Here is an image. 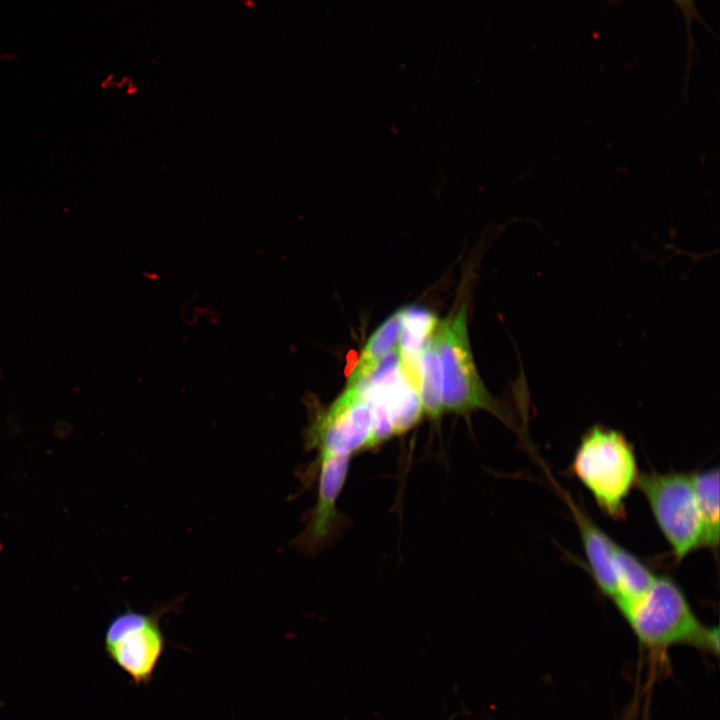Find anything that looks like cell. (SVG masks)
I'll list each match as a JSON object with an SVG mask.
<instances>
[{"instance_id":"6da1fadb","label":"cell","mask_w":720,"mask_h":720,"mask_svg":"<svg viewBox=\"0 0 720 720\" xmlns=\"http://www.w3.org/2000/svg\"><path fill=\"white\" fill-rule=\"evenodd\" d=\"M622 615L641 647L656 658L678 644L718 654V627L704 626L683 590L667 576H657L649 591Z\"/></svg>"},{"instance_id":"7a4b0ae2","label":"cell","mask_w":720,"mask_h":720,"mask_svg":"<svg viewBox=\"0 0 720 720\" xmlns=\"http://www.w3.org/2000/svg\"><path fill=\"white\" fill-rule=\"evenodd\" d=\"M570 471L613 520L626 515V500L640 475L632 443L619 430L596 424L581 436Z\"/></svg>"},{"instance_id":"3957f363","label":"cell","mask_w":720,"mask_h":720,"mask_svg":"<svg viewBox=\"0 0 720 720\" xmlns=\"http://www.w3.org/2000/svg\"><path fill=\"white\" fill-rule=\"evenodd\" d=\"M636 487L646 499L676 561L704 546V527L690 473H640Z\"/></svg>"},{"instance_id":"277c9868","label":"cell","mask_w":720,"mask_h":720,"mask_svg":"<svg viewBox=\"0 0 720 720\" xmlns=\"http://www.w3.org/2000/svg\"><path fill=\"white\" fill-rule=\"evenodd\" d=\"M432 340L441 370L443 410L456 413L497 410L473 360L465 305L438 322Z\"/></svg>"},{"instance_id":"5b68a950","label":"cell","mask_w":720,"mask_h":720,"mask_svg":"<svg viewBox=\"0 0 720 720\" xmlns=\"http://www.w3.org/2000/svg\"><path fill=\"white\" fill-rule=\"evenodd\" d=\"M348 385L371 406L374 446L411 428L423 411L419 390L404 372L397 348Z\"/></svg>"},{"instance_id":"8992f818","label":"cell","mask_w":720,"mask_h":720,"mask_svg":"<svg viewBox=\"0 0 720 720\" xmlns=\"http://www.w3.org/2000/svg\"><path fill=\"white\" fill-rule=\"evenodd\" d=\"M181 600L160 604L145 613L127 608L108 624L105 653L137 686L149 684L165 652L167 639L161 619Z\"/></svg>"},{"instance_id":"52a82bcc","label":"cell","mask_w":720,"mask_h":720,"mask_svg":"<svg viewBox=\"0 0 720 720\" xmlns=\"http://www.w3.org/2000/svg\"><path fill=\"white\" fill-rule=\"evenodd\" d=\"M305 447L320 455L350 456L373 445V414L368 401L347 385L337 399L317 413L304 433Z\"/></svg>"},{"instance_id":"ba28073f","label":"cell","mask_w":720,"mask_h":720,"mask_svg":"<svg viewBox=\"0 0 720 720\" xmlns=\"http://www.w3.org/2000/svg\"><path fill=\"white\" fill-rule=\"evenodd\" d=\"M350 456L320 455L303 473V487L318 474L316 503L305 514V528L292 541L300 552L315 555L335 537L342 523L337 509V499L344 486Z\"/></svg>"},{"instance_id":"9c48e42d","label":"cell","mask_w":720,"mask_h":720,"mask_svg":"<svg viewBox=\"0 0 720 720\" xmlns=\"http://www.w3.org/2000/svg\"><path fill=\"white\" fill-rule=\"evenodd\" d=\"M567 504L578 527L585 557L599 590L611 601L616 599V582L613 571L610 538L574 501L566 496Z\"/></svg>"},{"instance_id":"30bf717a","label":"cell","mask_w":720,"mask_h":720,"mask_svg":"<svg viewBox=\"0 0 720 720\" xmlns=\"http://www.w3.org/2000/svg\"><path fill=\"white\" fill-rule=\"evenodd\" d=\"M401 312L402 329L397 349L404 372L419 389L420 356L439 321L432 311L421 306L405 307Z\"/></svg>"},{"instance_id":"8fae6325","label":"cell","mask_w":720,"mask_h":720,"mask_svg":"<svg viewBox=\"0 0 720 720\" xmlns=\"http://www.w3.org/2000/svg\"><path fill=\"white\" fill-rule=\"evenodd\" d=\"M612 561L616 582L614 604L624 614L649 591L657 575L636 555L615 541Z\"/></svg>"},{"instance_id":"7c38bea8","label":"cell","mask_w":720,"mask_h":720,"mask_svg":"<svg viewBox=\"0 0 720 720\" xmlns=\"http://www.w3.org/2000/svg\"><path fill=\"white\" fill-rule=\"evenodd\" d=\"M697 505L704 527V546L719 545V469L708 468L690 473Z\"/></svg>"},{"instance_id":"4fadbf2b","label":"cell","mask_w":720,"mask_h":720,"mask_svg":"<svg viewBox=\"0 0 720 720\" xmlns=\"http://www.w3.org/2000/svg\"><path fill=\"white\" fill-rule=\"evenodd\" d=\"M402 329L401 309L386 318L371 334L362 349L348 382L355 381L381 358L397 348Z\"/></svg>"},{"instance_id":"5bb4252c","label":"cell","mask_w":720,"mask_h":720,"mask_svg":"<svg viewBox=\"0 0 720 720\" xmlns=\"http://www.w3.org/2000/svg\"><path fill=\"white\" fill-rule=\"evenodd\" d=\"M419 395L422 410L431 417H438L443 411L442 377L438 355L432 338L420 356Z\"/></svg>"},{"instance_id":"9a60e30c","label":"cell","mask_w":720,"mask_h":720,"mask_svg":"<svg viewBox=\"0 0 720 720\" xmlns=\"http://www.w3.org/2000/svg\"><path fill=\"white\" fill-rule=\"evenodd\" d=\"M675 1L683 7H688L691 3V0H675Z\"/></svg>"}]
</instances>
